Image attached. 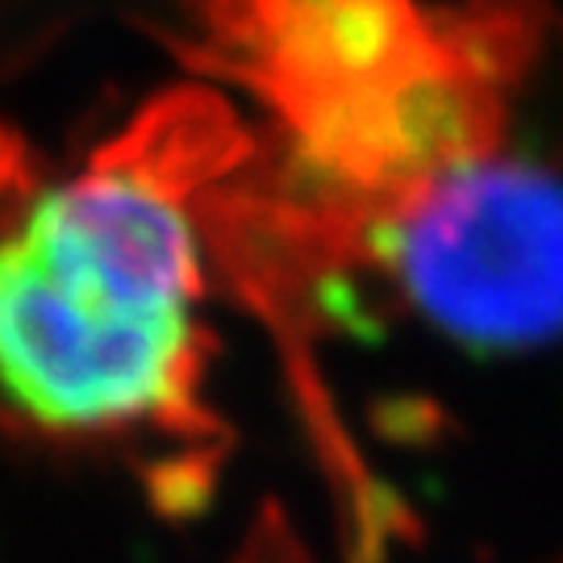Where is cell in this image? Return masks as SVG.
<instances>
[{
  "label": "cell",
  "instance_id": "7a4b0ae2",
  "mask_svg": "<svg viewBox=\"0 0 563 563\" xmlns=\"http://www.w3.org/2000/svg\"><path fill=\"white\" fill-rule=\"evenodd\" d=\"M351 280L472 355L563 339V155L505 151L451 172L360 242Z\"/></svg>",
  "mask_w": 563,
  "mask_h": 563
},
{
  "label": "cell",
  "instance_id": "6da1fadb",
  "mask_svg": "<svg viewBox=\"0 0 563 563\" xmlns=\"http://www.w3.org/2000/svg\"><path fill=\"white\" fill-rule=\"evenodd\" d=\"M246 151L209 88L151 101L71 172L0 125V430L113 463L167 518L201 514L234 443L209 401L201 201Z\"/></svg>",
  "mask_w": 563,
  "mask_h": 563
}]
</instances>
